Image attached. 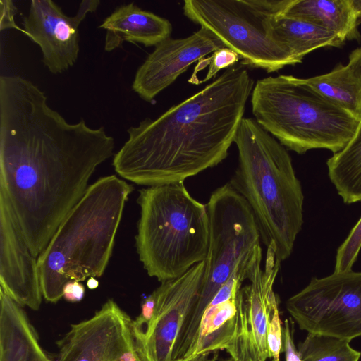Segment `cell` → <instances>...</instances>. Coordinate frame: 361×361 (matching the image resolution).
Segmentation results:
<instances>
[{
  "label": "cell",
  "instance_id": "obj_1",
  "mask_svg": "<svg viewBox=\"0 0 361 361\" xmlns=\"http://www.w3.org/2000/svg\"><path fill=\"white\" fill-rule=\"evenodd\" d=\"M104 127L70 123L44 92L19 75L0 77V192L35 257L114 154Z\"/></svg>",
  "mask_w": 361,
  "mask_h": 361
},
{
  "label": "cell",
  "instance_id": "obj_2",
  "mask_svg": "<svg viewBox=\"0 0 361 361\" xmlns=\"http://www.w3.org/2000/svg\"><path fill=\"white\" fill-rule=\"evenodd\" d=\"M254 85L247 70L235 64L158 118L129 128L114 154V170L149 187L183 183L216 166L228 156Z\"/></svg>",
  "mask_w": 361,
  "mask_h": 361
},
{
  "label": "cell",
  "instance_id": "obj_3",
  "mask_svg": "<svg viewBox=\"0 0 361 361\" xmlns=\"http://www.w3.org/2000/svg\"><path fill=\"white\" fill-rule=\"evenodd\" d=\"M133 186L116 175L99 178L68 214L37 257L42 295L56 303L71 280L100 277L111 256Z\"/></svg>",
  "mask_w": 361,
  "mask_h": 361
},
{
  "label": "cell",
  "instance_id": "obj_4",
  "mask_svg": "<svg viewBox=\"0 0 361 361\" xmlns=\"http://www.w3.org/2000/svg\"><path fill=\"white\" fill-rule=\"evenodd\" d=\"M238 166L229 182L251 208L261 239L288 259L303 224L304 195L287 149L251 118H244L234 142Z\"/></svg>",
  "mask_w": 361,
  "mask_h": 361
},
{
  "label": "cell",
  "instance_id": "obj_5",
  "mask_svg": "<svg viewBox=\"0 0 361 361\" xmlns=\"http://www.w3.org/2000/svg\"><path fill=\"white\" fill-rule=\"evenodd\" d=\"M135 245L140 261L161 283L176 279L206 259L209 224L206 204L183 183L139 190Z\"/></svg>",
  "mask_w": 361,
  "mask_h": 361
},
{
  "label": "cell",
  "instance_id": "obj_6",
  "mask_svg": "<svg viewBox=\"0 0 361 361\" xmlns=\"http://www.w3.org/2000/svg\"><path fill=\"white\" fill-rule=\"evenodd\" d=\"M255 121L287 149L336 154L353 137L360 120L329 101L302 78L279 75L258 80L251 94Z\"/></svg>",
  "mask_w": 361,
  "mask_h": 361
},
{
  "label": "cell",
  "instance_id": "obj_7",
  "mask_svg": "<svg viewBox=\"0 0 361 361\" xmlns=\"http://www.w3.org/2000/svg\"><path fill=\"white\" fill-rule=\"evenodd\" d=\"M291 0H185L184 15L236 52L241 65L276 72L298 62L276 40L272 21Z\"/></svg>",
  "mask_w": 361,
  "mask_h": 361
},
{
  "label": "cell",
  "instance_id": "obj_8",
  "mask_svg": "<svg viewBox=\"0 0 361 361\" xmlns=\"http://www.w3.org/2000/svg\"><path fill=\"white\" fill-rule=\"evenodd\" d=\"M209 237L199 296L180 335L186 345L196 339L204 311L236 268L260 246V233L245 198L228 183L216 188L206 204Z\"/></svg>",
  "mask_w": 361,
  "mask_h": 361
},
{
  "label": "cell",
  "instance_id": "obj_9",
  "mask_svg": "<svg viewBox=\"0 0 361 361\" xmlns=\"http://www.w3.org/2000/svg\"><path fill=\"white\" fill-rule=\"evenodd\" d=\"M286 306L300 329L350 341L361 336V271L312 277Z\"/></svg>",
  "mask_w": 361,
  "mask_h": 361
},
{
  "label": "cell",
  "instance_id": "obj_10",
  "mask_svg": "<svg viewBox=\"0 0 361 361\" xmlns=\"http://www.w3.org/2000/svg\"><path fill=\"white\" fill-rule=\"evenodd\" d=\"M267 247L264 268H261V252L247 269L249 284L241 287L237 293L235 334L226 349L234 361H266L269 357L267 329L278 305L274 284L281 262L272 245Z\"/></svg>",
  "mask_w": 361,
  "mask_h": 361
},
{
  "label": "cell",
  "instance_id": "obj_11",
  "mask_svg": "<svg viewBox=\"0 0 361 361\" xmlns=\"http://www.w3.org/2000/svg\"><path fill=\"white\" fill-rule=\"evenodd\" d=\"M204 261L182 276L162 282L154 290L155 314L145 330L134 335L135 345L144 361H173L178 338L194 308L201 289Z\"/></svg>",
  "mask_w": 361,
  "mask_h": 361
},
{
  "label": "cell",
  "instance_id": "obj_12",
  "mask_svg": "<svg viewBox=\"0 0 361 361\" xmlns=\"http://www.w3.org/2000/svg\"><path fill=\"white\" fill-rule=\"evenodd\" d=\"M99 4V0H83L75 15L69 16L51 0L31 1L22 32L38 44L49 72L59 74L75 64L80 51L79 26Z\"/></svg>",
  "mask_w": 361,
  "mask_h": 361
},
{
  "label": "cell",
  "instance_id": "obj_13",
  "mask_svg": "<svg viewBox=\"0 0 361 361\" xmlns=\"http://www.w3.org/2000/svg\"><path fill=\"white\" fill-rule=\"evenodd\" d=\"M132 319L111 299L57 341L55 361H116L135 346Z\"/></svg>",
  "mask_w": 361,
  "mask_h": 361
},
{
  "label": "cell",
  "instance_id": "obj_14",
  "mask_svg": "<svg viewBox=\"0 0 361 361\" xmlns=\"http://www.w3.org/2000/svg\"><path fill=\"white\" fill-rule=\"evenodd\" d=\"M223 47L221 40L203 27L184 38L169 37L156 45L138 68L132 88L141 99L151 102L191 64Z\"/></svg>",
  "mask_w": 361,
  "mask_h": 361
},
{
  "label": "cell",
  "instance_id": "obj_15",
  "mask_svg": "<svg viewBox=\"0 0 361 361\" xmlns=\"http://www.w3.org/2000/svg\"><path fill=\"white\" fill-rule=\"evenodd\" d=\"M36 258L7 199L0 192L1 290L32 310H39L43 296Z\"/></svg>",
  "mask_w": 361,
  "mask_h": 361
},
{
  "label": "cell",
  "instance_id": "obj_16",
  "mask_svg": "<svg viewBox=\"0 0 361 361\" xmlns=\"http://www.w3.org/2000/svg\"><path fill=\"white\" fill-rule=\"evenodd\" d=\"M250 262H243L228 281L219 289L203 312L196 341L183 361H203L218 350H226L236 329L237 293L246 279Z\"/></svg>",
  "mask_w": 361,
  "mask_h": 361
},
{
  "label": "cell",
  "instance_id": "obj_17",
  "mask_svg": "<svg viewBox=\"0 0 361 361\" xmlns=\"http://www.w3.org/2000/svg\"><path fill=\"white\" fill-rule=\"evenodd\" d=\"M106 31L104 49L111 51L124 42L156 46L171 37L172 25L169 20L142 10L134 3L117 7L99 26Z\"/></svg>",
  "mask_w": 361,
  "mask_h": 361
},
{
  "label": "cell",
  "instance_id": "obj_18",
  "mask_svg": "<svg viewBox=\"0 0 361 361\" xmlns=\"http://www.w3.org/2000/svg\"><path fill=\"white\" fill-rule=\"evenodd\" d=\"M0 361H54L39 345L22 306L0 290Z\"/></svg>",
  "mask_w": 361,
  "mask_h": 361
},
{
  "label": "cell",
  "instance_id": "obj_19",
  "mask_svg": "<svg viewBox=\"0 0 361 361\" xmlns=\"http://www.w3.org/2000/svg\"><path fill=\"white\" fill-rule=\"evenodd\" d=\"M283 16L300 18L335 33L342 41L359 40L356 18L349 0H291Z\"/></svg>",
  "mask_w": 361,
  "mask_h": 361
},
{
  "label": "cell",
  "instance_id": "obj_20",
  "mask_svg": "<svg viewBox=\"0 0 361 361\" xmlns=\"http://www.w3.org/2000/svg\"><path fill=\"white\" fill-rule=\"evenodd\" d=\"M275 38L302 63L309 53L322 47H338L344 43L335 33L305 20L283 16L272 21Z\"/></svg>",
  "mask_w": 361,
  "mask_h": 361
},
{
  "label": "cell",
  "instance_id": "obj_21",
  "mask_svg": "<svg viewBox=\"0 0 361 361\" xmlns=\"http://www.w3.org/2000/svg\"><path fill=\"white\" fill-rule=\"evenodd\" d=\"M302 79L322 97L360 120L361 75L349 63H339L327 73Z\"/></svg>",
  "mask_w": 361,
  "mask_h": 361
},
{
  "label": "cell",
  "instance_id": "obj_22",
  "mask_svg": "<svg viewBox=\"0 0 361 361\" xmlns=\"http://www.w3.org/2000/svg\"><path fill=\"white\" fill-rule=\"evenodd\" d=\"M328 176L345 204L361 202V117L355 134L326 161Z\"/></svg>",
  "mask_w": 361,
  "mask_h": 361
},
{
  "label": "cell",
  "instance_id": "obj_23",
  "mask_svg": "<svg viewBox=\"0 0 361 361\" xmlns=\"http://www.w3.org/2000/svg\"><path fill=\"white\" fill-rule=\"evenodd\" d=\"M349 343L346 339L308 334L298 351L302 361H359L361 353Z\"/></svg>",
  "mask_w": 361,
  "mask_h": 361
},
{
  "label": "cell",
  "instance_id": "obj_24",
  "mask_svg": "<svg viewBox=\"0 0 361 361\" xmlns=\"http://www.w3.org/2000/svg\"><path fill=\"white\" fill-rule=\"evenodd\" d=\"M361 249V217L337 250L334 271L352 269Z\"/></svg>",
  "mask_w": 361,
  "mask_h": 361
},
{
  "label": "cell",
  "instance_id": "obj_25",
  "mask_svg": "<svg viewBox=\"0 0 361 361\" xmlns=\"http://www.w3.org/2000/svg\"><path fill=\"white\" fill-rule=\"evenodd\" d=\"M240 59V58L236 52L228 47H223L214 51L209 57L200 59L195 67L192 76L197 71L208 66L207 75L200 83L208 81L213 79L220 70L227 69L235 65Z\"/></svg>",
  "mask_w": 361,
  "mask_h": 361
},
{
  "label": "cell",
  "instance_id": "obj_26",
  "mask_svg": "<svg viewBox=\"0 0 361 361\" xmlns=\"http://www.w3.org/2000/svg\"><path fill=\"white\" fill-rule=\"evenodd\" d=\"M267 340L269 357H271L273 361H280V353L283 344V329L278 305L275 307L269 323Z\"/></svg>",
  "mask_w": 361,
  "mask_h": 361
},
{
  "label": "cell",
  "instance_id": "obj_27",
  "mask_svg": "<svg viewBox=\"0 0 361 361\" xmlns=\"http://www.w3.org/2000/svg\"><path fill=\"white\" fill-rule=\"evenodd\" d=\"M157 296L154 290L142 302L140 314L132 321L133 336L142 332L155 314Z\"/></svg>",
  "mask_w": 361,
  "mask_h": 361
},
{
  "label": "cell",
  "instance_id": "obj_28",
  "mask_svg": "<svg viewBox=\"0 0 361 361\" xmlns=\"http://www.w3.org/2000/svg\"><path fill=\"white\" fill-rule=\"evenodd\" d=\"M0 5V30L17 29L21 30L15 23L14 16L18 11L13 2L10 0H1Z\"/></svg>",
  "mask_w": 361,
  "mask_h": 361
},
{
  "label": "cell",
  "instance_id": "obj_29",
  "mask_svg": "<svg viewBox=\"0 0 361 361\" xmlns=\"http://www.w3.org/2000/svg\"><path fill=\"white\" fill-rule=\"evenodd\" d=\"M292 322L289 319L285 320L284 327L283 329V338L284 344V351L286 354V361H302L295 348L293 337Z\"/></svg>",
  "mask_w": 361,
  "mask_h": 361
},
{
  "label": "cell",
  "instance_id": "obj_30",
  "mask_svg": "<svg viewBox=\"0 0 361 361\" xmlns=\"http://www.w3.org/2000/svg\"><path fill=\"white\" fill-rule=\"evenodd\" d=\"M85 288L82 283L78 281L71 280L68 281L63 288V297L71 302H80L85 295Z\"/></svg>",
  "mask_w": 361,
  "mask_h": 361
},
{
  "label": "cell",
  "instance_id": "obj_31",
  "mask_svg": "<svg viewBox=\"0 0 361 361\" xmlns=\"http://www.w3.org/2000/svg\"><path fill=\"white\" fill-rule=\"evenodd\" d=\"M352 10L359 21L361 19V0H349Z\"/></svg>",
  "mask_w": 361,
  "mask_h": 361
},
{
  "label": "cell",
  "instance_id": "obj_32",
  "mask_svg": "<svg viewBox=\"0 0 361 361\" xmlns=\"http://www.w3.org/2000/svg\"><path fill=\"white\" fill-rule=\"evenodd\" d=\"M87 286L91 290L96 289L99 286V281L95 277H90L87 281Z\"/></svg>",
  "mask_w": 361,
  "mask_h": 361
},
{
  "label": "cell",
  "instance_id": "obj_33",
  "mask_svg": "<svg viewBox=\"0 0 361 361\" xmlns=\"http://www.w3.org/2000/svg\"><path fill=\"white\" fill-rule=\"evenodd\" d=\"M227 361H234L233 359L230 358Z\"/></svg>",
  "mask_w": 361,
  "mask_h": 361
}]
</instances>
